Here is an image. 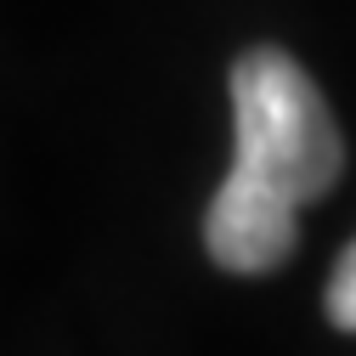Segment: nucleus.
<instances>
[{
	"label": "nucleus",
	"instance_id": "f257e3e1",
	"mask_svg": "<svg viewBox=\"0 0 356 356\" xmlns=\"http://www.w3.org/2000/svg\"><path fill=\"white\" fill-rule=\"evenodd\" d=\"M232 170L204 209V249L220 272H277L300 243V209L345 170V136L289 51L249 46L232 63Z\"/></svg>",
	"mask_w": 356,
	"mask_h": 356
},
{
	"label": "nucleus",
	"instance_id": "f03ea898",
	"mask_svg": "<svg viewBox=\"0 0 356 356\" xmlns=\"http://www.w3.org/2000/svg\"><path fill=\"white\" fill-rule=\"evenodd\" d=\"M323 305H328V323H334L339 334H356V243L334 260V277H328Z\"/></svg>",
	"mask_w": 356,
	"mask_h": 356
}]
</instances>
